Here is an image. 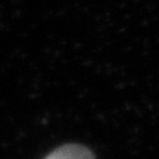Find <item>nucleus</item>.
<instances>
[{
	"instance_id": "f257e3e1",
	"label": "nucleus",
	"mask_w": 159,
	"mask_h": 159,
	"mask_svg": "<svg viewBox=\"0 0 159 159\" xmlns=\"http://www.w3.org/2000/svg\"><path fill=\"white\" fill-rule=\"evenodd\" d=\"M44 159H94V155L81 144H63Z\"/></svg>"
}]
</instances>
